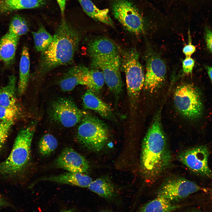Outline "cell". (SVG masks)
<instances>
[{"mask_svg": "<svg viewBox=\"0 0 212 212\" xmlns=\"http://www.w3.org/2000/svg\"><path fill=\"white\" fill-rule=\"evenodd\" d=\"M139 54L134 49L124 53L121 59V67L126 77L127 92L130 104L135 105L144 86L145 75L139 60Z\"/></svg>", "mask_w": 212, "mask_h": 212, "instance_id": "5", "label": "cell"}, {"mask_svg": "<svg viewBox=\"0 0 212 212\" xmlns=\"http://www.w3.org/2000/svg\"><path fill=\"white\" fill-rule=\"evenodd\" d=\"M57 167L72 173H85L90 169L88 161L69 147L63 149L55 162Z\"/></svg>", "mask_w": 212, "mask_h": 212, "instance_id": "12", "label": "cell"}, {"mask_svg": "<svg viewBox=\"0 0 212 212\" xmlns=\"http://www.w3.org/2000/svg\"><path fill=\"white\" fill-rule=\"evenodd\" d=\"M45 2L46 0H0V13L38 7Z\"/></svg>", "mask_w": 212, "mask_h": 212, "instance_id": "21", "label": "cell"}, {"mask_svg": "<svg viewBox=\"0 0 212 212\" xmlns=\"http://www.w3.org/2000/svg\"><path fill=\"white\" fill-rule=\"evenodd\" d=\"M36 50L41 53L45 50L51 43L52 36L45 27L41 25L37 31L32 32Z\"/></svg>", "mask_w": 212, "mask_h": 212, "instance_id": "26", "label": "cell"}, {"mask_svg": "<svg viewBox=\"0 0 212 212\" xmlns=\"http://www.w3.org/2000/svg\"><path fill=\"white\" fill-rule=\"evenodd\" d=\"M192 212H199L197 211H193Z\"/></svg>", "mask_w": 212, "mask_h": 212, "instance_id": "39", "label": "cell"}, {"mask_svg": "<svg viewBox=\"0 0 212 212\" xmlns=\"http://www.w3.org/2000/svg\"><path fill=\"white\" fill-rule=\"evenodd\" d=\"M181 207L167 199L158 196L143 206L138 212H173Z\"/></svg>", "mask_w": 212, "mask_h": 212, "instance_id": "23", "label": "cell"}, {"mask_svg": "<svg viewBox=\"0 0 212 212\" xmlns=\"http://www.w3.org/2000/svg\"><path fill=\"white\" fill-rule=\"evenodd\" d=\"M98 212H115L110 210H103L99 211Z\"/></svg>", "mask_w": 212, "mask_h": 212, "instance_id": "38", "label": "cell"}, {"mask_svg": "<svg viewBox=\"0 0 212 212\" xmlns=\"http://www.w3.org/2000/svg\"><path fill=\"white\" fill-rule=\"evenodd\" d=\"M36 126L35 123H33L18 132L10 155L0 163V175L14 176L25 168L30 158L31 144Z\"/></svg>", "mask_w": 212, "mask_h": 212, "instance_id": "3", "label": "cell"}, {"mask_svg": "<svg viewBox=\"0 0 212 212\" xmlns=\"http://www.w3.org/2000/svg\"><path fill=\"white\" fill-rule=\"evenodd\" d=\"M91 57L93 67L101 71L109 89L118 97L122 93L123 88L120 72L121 58L119 53Z\"/></svg>", "mask_w": 212, "mask_h": 212, "instance_id": "6", "label": "cell"}, {"mask_svg": "<svg viewBox=\"0 0 212 212\" xmlns=\"http://www.w3.org/2000/svg\"><path fill=\"white\" fill-rule=\"evenodd\" d=\"M21 111L18 105L11 107L0 106V120L14 122L21 114Z\"/></svg>", "mask_w": 212, "mask_h": 212, "instance_id": "29", "label": "cell"}, {"mask_svg": "<svg viewBox=\"0 0 212 212\" xmlns=\"http://www.w3.org/2000/svg\"><path fill=\"white\" fill-rule=\"evenodd\" d=\"M114 17L129 31L138 35L144 31V21L140 11L129 0H112Z\"/></svg>", "mask_w": 212, "mask_h": 212, "instance_id": "9", "label": "cell"}, {"mask_svg": "<svg viewBox=\"0 0 212 212\" xmlns=\"http://www.w3.org/2000/svg\"><path fill=\"white\" fill-rule=\"evenodd\" d=\"M87 50L91 57L119 53L115 44L109 39L104 37L97 38L90 41Z\"/></svg>", "mask_w": 212, "mask_h": 212, "instance_id": "19", "label": "cell"}, {"mask_svg": "<svg viewBox=\"0 0 212 212\" xmlns=\"http://www.w3.org/2000/svg\"><path fill=\"white\" fill-rule=\"evenodd\" d=\"M146 73L144 87L151 92L158 88L164 80L166 73L165 65L158 57L151 56L146 61Z\"/></svg>", "mask_w": 212, "mask_h": 212, "instance_id": "13", "label": "cell"}, {"mask_svg": "<svg viewBox=\"0 0 212 212\" xmlns=\"http://www.w3.org/2000/svg\"><path fill=\"white\" fill-rule=\"evenodd\" d=\"M14 122L13 121H0V151L4 145Z\"/></svg>", "mask_w": 212, "mask_h": 212, "instance_id": "30", "label": "cell"}, {"mask_svg": "<svg viewBox=\"0 0 212 212\" xmlns=\"http://www.w3.org/2000/svg\"><path fill=\"white\" fill-rule=\"evenodd\" d=\"M171 159L160 115L158 114L142 143L140 165L144 175L150 180L156 178L167 168Z\"/></svg>", "mask_w": 212, "mask_h": 212, "instance_id": "2", "label": "cell"}, {"mask_svg": "<svg viewBox=\"0 0 212 212\" xmlns=\"http://www.w3.org/2000/svg\"><path fill=\"white\" fill-rule=\"evenodd\" d=\"M16 82L15 76L13 74L10 75L7 84L0 90V106L11 107L18 105Z\"/></svg>", "mask_w": 212, "mask_h": 212, "instance_id": "24", "label": "cell"}, {"mask_svg": "<svg viewBox=\"0 0 212 212\" xmlns=\"http://www.w3.org/2000/svg\"><path fill=\"white\" fill-rule=\"evenodd\" d=\"M84 12L90 17L106 24L112 26L113 23L109 15L108 9L98 8L91 0H77Z\"/></svg>", "mask_w": 212, "mask_h": 212, "instance_id": "22", "label": "cell"}, {"mask_svg": "<svg viewBox=\"0 0 212 212\" xmlns=\"http://www.w3.org/2000/svg\"><path fill=\"white\" fill-rule=\"evenodd\" d=\"M208 74L212 81V67H206Z\"/></svg>", "mask_w": 212, "mask_h": 212, "instance_id": "36", "label": "cell"}, {"mask_svg": "<svg viewBox=\"0 0 212 212\" xmlns=\"http://www.w3.org/2000/svg\"><path fill=\"white\" fill-rule=\"evenodd\" d=\"M57 145V141L55 137L50 134H47L40 139L38 149L42 155L47 156L56 149Z\"/></svg>", "mask_w": 212, "mask_h": 212, "instance_id": "27", "label": "cell"}, {"mask_svg": "<svg viewBox=\"0 0 212 212\" xmlns=\"http://www.w3.org/2000/svg\"><path fill=\"white\" fill-rule=\"evenodd\" d=\"M196 50V47L191 44V43H189L188 44L184 47L183 49V52L186 57H191Z\"/></svg>", "mask_w": 212, "mask_h": 212, "instance_id": "33", "label": "cell"}, {"mask_svg": "<svg viewBox=\"0 0 212 212\" xmlns=\"http://www.w3.org/2000/svg\"><path fill=\"white\" fill-rule=\"evenodd\" d=\"M88 188L109 202L118 203V194L110 179L102 177L92 181Z\"/></svg>", "mask_w": 212, "mask_h": 212, "instance_id": "16", "label": "cell"}, {"mask_svg": "<svg viewBox=\"0 0 212 212\" xmlns=\"http://www.w3.org/2000/svg\"><path fill=\"white\" fill-rule=\"evenodd\" d=\"M49 113L52 121L66 127L75 126L89 114L78 108L72 100L66 98H59L53 101L50 106Z\"/></svg>", "mask_w": 212, "mask_h": 212, "instance_id": "8", "label": "cell"}, {"mask_svg": "<svg viewBox=\"0 0 212 212\" xmlns=\"http://www.w3.org/2000/svg\"><path fill=\"white\" fill-rule=\"evenodd\" d=\"M82 100L85 109L93 110L106 119H114V115L110 106L90 90H87L83 95Z\"/></svg>", "mask_w": 212, "mask_h": 212, "instance_id": "15", "label": "cell"}, {"mask_svg": "<svg viewBox=\"0 0 212 212\" xmlns=\"http://www.w3.org/2000/svg\"><path fill=\"white\" fill-rule=\"evenodd\" d=\"M80 38L78 31L62 17L50 44L41 53L38 65L32 78L34 80H40L55 68L70 64Z\"/></svg>", "mask_w": 212, "mask_h": 212, "instance_id": "1", "label": "cell"}, {"mask_svg": "<svg viewBox=\"0 0 212 212\" xmlns=\"http://www.w3.org/2000/svg\"><path fill=\"white\" fill-rule=\"evenodd\" d=\"M204 189L195 183L182 177L175 178L165 182L158 192V196L173 203L183 199Z\"/></svg>", "mask_w": 212, "mask_h": 212, "instance_id": "10", "label": "cell"}, {"mask_svg": "<svg viewBox=\"0 0 212 212\" xmlns=\"http://www.w3.org/2000/svg\"><path fill=\"white\" fill-rule=\"evenodd\" d=\"M195 64L194 60L191 57H186L182 62L183 71L186 74L192 73Z\"/></svg>", "mask_w": 212, "mask_h": 212, "instance_id": "31", "label": "cell"}, {"mask_svg": "<svg viewBox=\"0 0 212 212\" xmlns=\"http://www.w3.org/2000/svg\"><path fill=\"white\" fill-rule=\"evenodd\" d=\"M14 207L11 203L0 194V207Z\"/></svg>", "mask_w": 212, "mask_h": 212, "instance_id": "34", "label": "cell"}, {"mask_svg": "<svg viewBox=\"0 0 212 212\" xmlns=\"http://www.w3.org/2000/svg\"><path fill=\"white\" fill-rule=\"evenodd\" d=\"M42 180L49 181L83 188L88 187L92 178L84 173L68 172L58 175L43 178Z\"/></svg>", "mask_w": 212, "mask_h": 212, "instance_id": "17", "label": "cell"}, {"mask_svg": "<svg viewBox=\"0 0 212 212\" xmlns=\"http://www.w3.org/2000/svg\"><path fill=\"white\" fill-rule=\"evenodd\" d=\"M209 154L206 146H198L182 151L178 158L191 170L212 178V171L208 164Z\"/></svg>", "mask_w": 212, "mask_h": 212, "instance_id": "11", "label": "cell"}, {"mask_svg": "<svg viewBox=\"0 0 212 212\" xmlns=\"http://www.w3.org/2000/svg\"><path fill=\"white\" fill-rule=\"evenodd\" d=\"M175 106L185 117L191 119L201 115L203 106L198 90L191 84H184L178 87L174 95Z\"/></svg>", "mask_w": 212, "mask_h": 212, "instance_id": "7", "label": "cell"}, {"mask_svg": "<svg viewBox=\"0 0 212 212\" xmlns=\"http://www.w3.org/2000/svg\"><path fill=\"white\" fill-rule=\"evenodd\" d=\"M20 37L7 32L0 39V61L9 65L14 61Z\"/></svg>", "mask_w": 212, "mask_h": 212, "instance_id": "18", "label": "cell"}, {"mask_svg": "<svg viewBox=\"0 0 212 212\" xmlns=\"http://www.w3.org/2000/svg\"><path fill=\"white\" fill-rule=\"evenodd\" d=\"M105 82L102 72L98 69L89 68L87 71L85 86L95 94L99 93Z\"/></svg>", "mask_w": 212, "mask_h": 212, "instance_id": "25", "label": "cell"}, {"mask_svg": "<svg viewBox=\"0 0 212 212\" xmlns=\"http://www.w3.org/2000/svg\"><path fill=\"white\" fill-rule=\"evenodd\" d=\"M205 39L208 48L212 52V31L208 27L205 29Z\"/></svg>", "mask_w": 212, "mask_h": 212, "instance_id": "32", "label": "cell"}, {"mask_svg": "<svg viewBox=\"0 0 212 212\" xmlns=\"http://www.w3.org/2000/svg\"><path fill=\"white\" fill-rule=\"evenodd\" d=\"M30 61L28 47L24 46L22 50L19 65V77L17 92L21 96L25 92L30 77Z\"/></svg>", "mask_w": 212, "mask_h": 212, "instance_id": "20", "label": "cell"}, {"mask_svg": "<svg viewBox=\"0 0 212 212\" xmlns=\"http://www.w3.org/2000/svg\"><path fill=\"white\" fill-rule=\"evenodd\" d=\"M29 29L25 19L19 15H16L12 18L8 32L20 37L26 34Z\"/></svg>", "mask_w": 212, "mask_h": 212, "instance_id": "28", "label": "cell"}, {"mask_svg": "<svg viewBox=\"0 0 212 212\" xmlns=\"http://www.w3.org/2000/svg\"><path fill=\"white\" fill-rule=\"evenodd\" d=\"M61 212H74L71 209H64L61 211Z\"/></svg>", "mask_w": 212, "mask_h": 212, "instance_id": "37", "label": "cell"}, {"mask_svg": "<svg viewBox=\"0 0 212 212\" xmlns=\"http://www.w3.org/2000/svg\"><path fill=\"white\" fill-rule=\"evenodd\" d=\"M80 122L77 133L78 142L90 150H102L108 138V130L105 124L89 113Z\"/></svg>", "mask_w": 212, "mask_h": 212, "instance_id": "4", "label": "cell"}, {"mask_svg": "<svg viewBox=\"0 0 212 212\" xmlns=\"http://www.w3.org/2000/svg\"><path fill=\"white\" fill-rule=\"evenodd\" d=\"M59 6L62 17H64L66 0H56Z\"/></svg>", "mask_w": 212, "mask_h": 212, "instance_id": "35", "label": "cell"}, {"mask_svg": "<svg viewBox=\"0 0 212 212\" xmlns=\"http://www.w3.org/2000/svg\"><path fill=\"white\" fill-rule=\"evenodd\" d=\"M87 68V67L80 65L69 69L59 81L62 90L69 91L78 85H85Z\"/></svg>", "mask_w": 212, "mask_h": 212, "instance_id": "14", "label": "cell"}]
</instances>
